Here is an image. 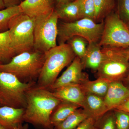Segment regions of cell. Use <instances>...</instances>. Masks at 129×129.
Wrapping results in <instances>:
<instances>
[{"label":"cell","instance_id":"ffe728a7","mask_svg":"<svg viewBox=\"0 0 129 129\" xmlns=\"http://www.w3.org/2000/svg\"><path fill=\"white\" fill-rule=\"evenodd\" d=\"M89 116L83 108H79L53 129H74Z\"/></svg>","mask_w":129,"mask_h":129},{"label":"cell","instance_id":"7402d4cb","mask_svg":"<svg viewBox=\"0 0 129 129\" xmlns=\"http://www.w3.org/2000/svg\"><path fill=\"white\" fill-rule=\"evenodd\" d=\"M96 22H101L112 13L115 7V0H94Z\"/></svg>","mask_w":129,"mask_h":129},{"label":"cell","instance_id":"d4e9b609","mask_svg":"<svg viewBox=\"0 0 129 129\" xmlns=\"http://www.w3.org/2000/svg\"><path fill=\"white\" fill-rule=\"evenodd\" d=\"M96 129H116L113 110L109 111L96 120Z\"/></svg>","mask_w":129,"mask_h":129},{"label":"cell","instance_id":"484cf974","mask_svg":"<svg viewBox=\"0 0 129 129\" xmlns=\"http://www.w3.org/2000/svg\"><path fill=\"white\" fill-rule=\"evenodd\" d=\"M113 111L116 129H129V113L116 109Z\"/></svg>","mask_w":129,"mask_h":129},{"label":"cell","instance_id":"5bb4252c","mask_svg":"<svg viewBox=\"0 0 129 129\" xmlns=\"http://www.w3.org/2000/svg\"><path fill=\"white\" fill-rule=\"evenodd\" d=\"M24 108L0 106V125L5 129H16L23 123Z\"/></svg>","mask_w":129,"mask_h":129},{"label":"cell","instance_id":"30bf717a","mask_svg":"<svg viewBox=\"0 0 129 129\" xmlns=\"http://www.w3.org/2000/svg\"><path fill=\"white\" fill-rule=\"evenodd\" d=\"M84 69L81 60L78 57H75L66 70L48 89L53 91L69 85H81L89 79L88 75L83 72Z\"/></svg>","mask_w":129,"mask_h":129},{"label":"cell","instance_id":"b9f144b4","mask_svg":"<svg viewBox=\"0 0 129 129\" xmlns=\"http://www.w3.org/2000/svg\"></svg>","mask_w":129,"mask_h":129},{"label":"cell","instance_id":"7c38bea8","mask_svg":"<svg viewBox=\"0 0 129 129\" xmlns=\"http://www.w3.org/2000/svg\"><path fill=\"white\" fill-rule=\"evenodd\" d=\"M128 98L129 88L123 81H117L110 82L104 99L109 111L115 109Z\"/></svg>","mask_w":129,"mask_h":129},{"label":"cell","instance_id":"ab89813d","mask_svg":"<svg viewBox=\"0 0 129 129\" xmlns=\"http://www.w3.org/2000/svg\"><path fill=\"white\" fill-rule=\"evenodd\" d=\"M1 63L0 62V64H1Z\"/></svg>","mask_w":129,"mask_h":129},{"label":"cell","instance_id":"2e32d148","mask_svg":"<svg viewBox=\"0 0 129 129\" xmlns=\"http://www.w3.org/2000/svg\"><path fill=\"white\" fill-rule=\"evenodd\" d=\"M104 58L101 46L99 43L88 44L85 55L81 60L84 69L97 72Z\"/></svg>","mask_w":129,"mask_h":129},{"label":"cell","instance_id":"9c48e42d","mask_svg":"<svg viewBox=\"0 0 129 129\" xmlns=\"http://www.w3.org/2000/svg\"><path fill=\"white\" fill-rule=\"evenodd\" d=\"M104 27L99 44L101 46L129 48V30L117 13H112L105 18Z\"/></svg>","mask_w":129,"mask_h":129},{"label":"cell","instance_id":"ac0fdd59","mask_svg":"<svg viewBox=\"0 0 129 129\" xmlns=\"http://www.w3.org/2000/svg\"><path fill=\"white\" fill-rule=\"evenodd\" d=\"M80 107L77 104L61 101L52 113L50 117L52 125L54 128Z\"/></svg>","mask_w":129,"mask_h":129},{"label":"cell","instance_id":"6da1fadb","mask_svg":"<svg viewBox=\"0 0 129 129\" xmlns=\"http://www.w3.org/2000/svg\"><path fill=\"white\" fill-rule=\"evenodd\" d=\"M26 99L23 122L38 128L53 129L51 115L61 101L56 97L51 91L36 85L27 91Z\"/></svg>","mask_w":129,"mask_h":129},{"label":"cell","instance_id":"d6a6232c","mask_svg":"<svg viewBox=\"0 0 129 129\" xmlns=\"http://www.w3.org/2000/svg\"><path fill=\"white\" fill-rule=\"evenodd\" d=\"M29 125L28 124L26 123L24 124H19L17 127L16 129H28Z\"/></svg>","mask_w":129,"mask_h":129},{"label":"cell","instance_id":"e0dca14e","mask_svg":"<svg viewBox=\"0 0 129 129\" xmlns=\"http://www.w3.org/2000/svg\"><path fill=\"white\" fill-rule=\"evenodd\" d=\"M58 18L72 22L83 18L79 0H74L56 8Z\"/></svg>","mask_w":129,"mask_h":129},{"label":"cell","instance_id":"836d02e7","mask_svg":"<svg viewBox=\"0 0 129 129\" xmlns=\"http://www.w3.org/2000/svg\"><path fill=\"white\" fill-rule=\"evenodd\" d=\"M120 50L122 53L129 59V48H126V49H120Z\"/></svg>","mask_w":129,"mask_h":129},{"label":"cell","instance_id":"8992f818","mask_svg":"<svg viewBox=\"0 0 129 129\" xmlns=\"http://www.w3.org/2000/svg\"><path fill=\"white\" fill-rule=\"evenodd\" d=\"M104 58L97 71L98 78L109 82L122 81L127 77L129 72V59L120 48L103 47Z\"/></svg>","mask_w":129,"mask_h":129},{"label":"cell","instance_id":"9a60e30c","mask_svg":"<svg viewBox=\"0 0 129 129\" xmlns=\"http://www.w3.org/2000/svg\"><path fill=\"white\" fill-rule=\"evenodd\" d=\"M82 108L88 114L89 117L92 118L96 120L109 111L105 104L104 98L89 94H85Z\"/></svg>","mask_w":129,"mask_h":129},{"label":"cell","instance_id":"ba28073f","mask_svg":"<svg viewBox=\"0 0 129 129\" xmlns=\"http://www.w3.org/2000/svg\"><path fill=\"white\" fill-rule=\"evenodd\" d=\"M58 19L55 10L50 14L35 19L34 48L35 50L44 53L57 46Z\"/></svg>","mask_w":129,"mask_h":129},{"label":"cell","instance_id":"44dd1931","mask_svg":"<svg viewBox=\"0 0 129 129\" xmlns=\"http://www.w3.org/2000/svg\"><path fill=\"white\" fill-rule=\"evenodd\" d=\"M16 55L11 45L9 30L0 32V62H9Z\"/></svg>","mask_w":129,"mask_h":129},{"label":"cell","instance_id":"8d00e7d4","mask_svg":"<svg viewBox=\"0 0 129 129\" xmlns=\"http://www.w3.org/2000/svg\"><path fill=\"white\" fill-rule=\"evenodd\" d=\"M125 24H126L127 28H128V30H129V22Z\"/></svg>","mask_w":129,"mask_h":129},{"label":"cell","instance_id":"83f0119b","mask_svg":"<svg viewBox=\"0 0 129 129\" xmlns=\"http://www.w3.org/2000/svg\"><path fill=\"white\" fill-rule=\"evenodd\" d=\"M118 12L120 19L125 24L129 22V0H118Z\"/></svg>","mask_w":129,"mask_h":129},{"label":"cell","instance_id":"7a4b0ae2","mask_svg":"<svg viewBox=\"0 0 129 129\" xmlns=\"http://www.w3.org/2000/svg\"><path fill=\"white\" fill-rule=\"evenodd\" d=\"M44 63L36 85L49 89L62 70L76 56L68 44H60L44 53Z\"/></svg>","mask_w":129,"mask_h":129},{"label":"cell","instance_id":"d590c367","mask_svg":"<svg viewBox=\"0 0 129 129\" xmlns=\"http://www.w3.org/2000/svg\"><path fill=\"white\" fill-rule=\"evenodd\" d=\"M6 8L3 0H0V10Z\"/></svg>","mask_w":129,"mask_h":129},{"label":"cell","instance_id":"f35d334b","mask_svg":"<svg viewBox=\"0 0 129 129\" xmlns=\"http://www.w3.org/2000/svg\"><path fill=\"white\" fill-rule=\"evenodd\" d=\"M0 106H1V102H0Z\"/></svg>","mask_w":129,"mask_h":129},{"label":"cell","instance_id":"603a6c76","mask_svg":"<svg viewBox=\"0 0 129 129\" xmlns=\"http://www.w3.org/2000/svg\"><path fill=\"white\" fill-rule=\"evenodd\" d=\"M22 13L19 5L0 10V32L8 30L9 23L13 18Z\"/></svg>","mask_w":129,"mask_h":129},{"label":"cell","instance_id":"1f68e13d","mask_svg":"<svg viewBox=\"0 0 129 129\" xmlns=\"http://www.w3.org/2000/svg\"><path fill=\"white\" fill-rule=\"evenodd\" d=\"M72 0H54V2L55 3L56 8H57L68 3L70 2Z\"/></svg>","mask_w":129,"mask_h":129},{"label":"cell","instance_id":"74e56055","mask_svg":"<svg viewBox=\"0 0 129 129\" xmlns=\"http://www.w3.org/2000/svg\"><path fill=\"white\" fill-rule=\"evenodd\" d=\"M5 128H4L2 125H0V129H5Z\"/></svg>","mask_w":129,"mask_h":129},{"label":"cell","instance_id":"4dcf8cb0","mask_svg":"<svg viewBox=\"0 0 129 129\" xmlns=\"http://www.w3.org/2000/svg\"><path fill=\"white\" fill-rule=\"evenodd\" d=\"M6 8L19 5L22 2L21 0H3Z\"/></svg>","mask_w":129,"mask_h":129},{"label":"cell","instance_id":"cb8c5ba5","mask_svg":"<svg viewBox=\"0 0 129 129\" xmlns=\"http://www.w3.org/2000/svg\"><path fill=\"white\" fill-rule=\"evenodd\" d=\"M67 42L76 56L82 60L86 52L88 46L87 44H89L88 42L83 37L76 36L72 37Z\"/></svg>","mask_w":129,"mask_h":129},{"label":"cell","instance_id":"d6986e66","mask_svg":"<svg viewBox=\"0 0 129 129\" xmlns=\"http://www.w3.org/2000/svg\"><path fill=\"white\" fill-rule=\"evenodd\" d=\"M110 83L105 79L98 78L95 80H88L80 85L85 94H91L104 98Z\"/></svg>","mask_w":129,"mask_h":129},{"label":"cell","instance_id":"f546056e","mask_svg":"<svg viewBox=\"0 0 129 129\" xmlns=\"http://www.w3.org/2000/svg\"><path fill=\"white\" fill-rule=\"evenodd\" d=\"M115 109L124 111L129 113V98L123 102Z\"/></svg>","mask_w":129,"mask_h":129},{"label":"cell","instance_id":"3957f363","mask_svg":"<svg viewBox=\"0 0 129 129\" xmlns=\"http://www.w3.org/2000/svg\"><path fill=\"white\" fill-rule=\"evenodd\" d=\"M44 59V53L37 51L24 52L16 55L9 62L0 64V72L12 74L21 82H36Z\"/></svg>","mask_w":129,"mask_h":129},{"label":"cell","instance_id":"277c9868","mask_svg":"<svg viewBox=\"0 0 129 129\" xmlns=\"http://www.w3.org/2000/svg\"><path fill=\"white\" fill-rule=\"evenodd\" d=\"M104 21L97 23L88 18L72 22H62L58 26V40L59 45L67 42L74 36L85 39L89 44L99 43L104 27Z\"/></svg>","mask_w":129,"mask_h":129},{"label":"cell","instance_id":"f1b7e54d","mask_svg":"<svg viewBox=\"0 0 129 129\" xmlns=\"http://www.w3.org/2000/svg\"><path fill=\"white\" fill-rule=\"evenodd\" d=\"M95 122L94 119L88 117L74 129H96Z\"/></svg>","mask_w":129,"mask_h":129},{"label":"cell","instance_id":"52a82bcc","mask_svg":"<svg viewBox=\"0 0 129 129\" xmlns=\"http://www.w3.org/2000/svg\"><path fill=\"white\" fill-rule=\"evenodd\" d=\"M34 19L23 13L10 22L8 30L11 47L16 55L34 48Z\"/></svg>","mask_w":129,"mask_h":129},{"label":"cell","instance_id":"4fadbf2b","mask_svg":"<svg viewBox=\"0 0 129 129\" xmlns=\"http://www.w3.org/2000/svg\"><path fill=\"white\" fill-rule=\"evenodd\" d=\"M52 91L53 95L61 101L69 102L83 107L85 94L80 85H65Z\"/></svg>","mask_w":129,"mask_h":129},{"label":"cell","instance_id":"8fae6325","mask_svg":"<svg viewBox=\"0 0 129 129\" xmlns=\"http://www.w3.org/2000/svg\"><path fill=\"white\" fill-rule=\"evenodd\" d=\"M54 3V0H24L19 6L23 13L35 19L52 13Z\"/></svg>","mask_w":129,"mask_h":129},{"label":"cell","instance_id":"60d3db41","mask_svg":"<svg viewBox=\"0 0 129 129\" xmlns=\"http://www.w3.org/2000/svg\"><path fill=\"white\" fill-rule=\"evenodd\" d=\"M72 1H74V0H72Z\"/></svg>","mask_w":129,"mask_h":129},{"label":"cell","instance_id":"5b68a950","mask_svg":"<svg viewBox=\"0 0 129 129\" xmlns=\"http://www.w3.org/2000/svg\"><path fill=\"white\" fill-rule=\"evenodd\" d=\"M36 82H21L12 74L0 72V102L1 106L25 108L27 91Z\"/></svg>","mask_w":129,"mask_h":129},{"label":"cell","instance_id":"e575fe53","mask_svg":"<svg viewBox=\"0 0 129 129\" xmlns=\"http://www.w3.org/2000/svg\"><path fill=\"white\" fill-rule=\"evenodd\" d=\"M123 81L125 83L124 84H124L129 89V72L127 77Z\"/></svg>","mask_w":129,"mask_h":129},{"label":"cell","instance_id":"4316f807","mask_svg":"<svg viewBox=\"0 0 129 129\" xmlns=\"http://www.w3.org/2000/svg\"><path fill=\"white\" fill-rule=\"evenodd\" d=\"M79 1L83 18H90L95 21V12L94 0H79Z\"/></svg>","mask_w":129,"mask_h":129}]
</instances>
